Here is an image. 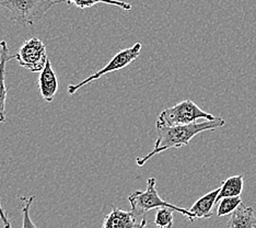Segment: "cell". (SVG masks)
<instances>
[{
	"instance_id": "8fae6325",
	"label": "cell",
	"mask_w": 256,
	"mask_h": 228,
	"mask_svg": "<svg viewBox=\"0 0 256 228\" xmlns=\"http://www.w3.org/2000/svg\"><path fill=\"white\" fill-rule=\"evenodd\" d=\"M229 228H256L255 209L246 206L241 202L234 212L231 213L230 220L226 223Z\"/></svg>"
},
{
	"instance_id": "30bf717a",
	"label": "cell",
	"mask_w": 256,
	"mask_h": 228,
	"mask_svg": "<svg viewBox=\"0 0 256 228\" xmlns=\"http://www.w3.org/2000/svg\"><path fill=\"white\" fill-rule=\"evenodd\" d=\"M219 192H220V188L208 192L207 194L198 198V200L192 205L190 210L194 216V220L207 219L212 217L214 214L212 208L214 206V204L217 203V197H218Z\"/></svg>"
},
{
	"instance_id": "ba28073f",
	"label": "cell",
	"mask_w": 256,
	"mask_h": 228,
	"mask_svg": "<svg viewBox=\"0 0 256 228\" xmlns=\"http://www.w3.org/2000/svg\"><path fill=\"white\" fill-rule=\"evenodd\" d=\"M38 88L40 96H42L46 102L54 101L55 96L58 91V79L53 69V66H52L50 58L46 62V65L42 72L40 73Z\"/></svg>"
},
{
	"instance_id": "8992f818",
	"label": "cell",
	"mask_w": 256,
	"mask_h": 228,
	"mask_svg": "<svg viewBox=\"0 0 256 228\" xmlns=\"http://www.w3.org/2000/svg\"><path fill=\"white\" fill-rule=\"evenodd\" d=\"M19 65L31 73H40L48 60L45 44L38 38H31L23 42L16 54Z\"/></svg>"
},
{
	"instance_id": "6da1fadb",
	"label": "cell",
	"mask_w": 256,
	"mask_h": 228,
	"mask_svg": "<svg viewBox=\"0 0 256 228\" xmlns=\"http://www.w3.org/2000/svg\"><path fill=\"white\" fill-rule=\"evenodd\" d=\"M226 121L216 116L214 120H205L202 123H190V124H180V125H166L164 123L156 121V128L158 133V137L152 150L144 157H138L136 163L138 167H144V163L150 160L154 156L158 155L162 151L171 148H182L188 146L190 142L198 134L206 131H214L224 126Z\"/></svg>"
},
{
	"instance_id": "7c38bea8",
	"label": "cell",
	"mask_w": 256,
	"mask_h": 228,
	"mask_svg": "<svg viewBox=\"0 0 256 228\" xmlns=\"http://www.w3.org/2000/svg\"><path fill=\"white\" fill-rule=\"evenodd\" d=\"M243 184H244V181H243L242 174L234 175V177H230L226 181H224L220 186V192L217 197V203H219V201L222 197L241 195V193L243 191Z\"/></svg>"
},
{
	"instance_id": "9c48e42d",
	"label": "cell",
	"mask_w": 256,
	"mask_h": 228,
	"mask_svg": "<svg viewBox=\"0 0 256 228\" xmlns=\"http://www.w3.org/2000/svg\"><path fill=\"white\" fill-rule=\"evenodd\" d=\"M16 60V55H10L8 44L6 41L0 42V123L6 122V99L8 89L6 87V65Z\"/></svg>"
},
{
	"instance_id": "3957f363",
	"label": "cell",
	"mask_w": 256,
	"mask_h": 228,
	"mask_svg": "<svg viewBox=\"0 0 256 228\" xmlns=\"http://www.w3.org/2000/svg\"><path fill=\"white\" fill-rule=\"evenodd\" d=\"M156 178L150 177L147 180V189L144 191H135L128 196V202H130L132 206V212L135 214L138 218H146L147 212H150L154 208L159 207H171L176 212L181 213L182 215L186 216L190 221L194 220V216L190 213V209H185L183 207H180L174 205V204L162 200L160 197L158 191L156 189Z\"/></svg>"
},
{
	"instance_id": "5b68a950",
	"label": "cell",
	"mask_w": 256,
	"mask_h": 228,
	"mask_svg": "<svg viewBox=\"0 0 256 228\" xmlns=\"http://www.w3.org/2000/svg\"><path fill=\"white\" fill-rule=\"evenodd\" d=\"M140 51H142V43H135L132 48H128L125 50L120 51L118 54H116L112 60H110L106 66H104L103 68L96 70V72L89 76L86 79H84L80 83L76 84V85H69L68 86V93L69 95H74L81 88H84V86L91 84L92 81H96L98 79H100L103 77L104 75H108L110 73H115L118 72V70H122L126 68L128 65L136 60V58L140 55Z\"/></svg>"
},
{
	"instance_id": "9a60e30c",
	"label": "cell",
	"mask_w": 256,
	"mask_h": 228,
	"mask_svg": "<svg viewBox=\"0 0 256 228\" xmlns=\"http://www.w3.org/2000/svg\"><path fill=\"white\" fill-rule=\"evenodd\" d=\"M242 202L241 196H226L222 197L218 203V207H217V215L219 217L221 216H226L231 214L234 210L240 205V203Z\"/></svg>"
},
{
	"instance_id": "277c9868",
	"label": "cell",
	"mask_w": 256,
	"mask_h": 228,
	"mask_svg": "<svg viewBox=\"0 0 256 228\" xmlns=\"http://www.w3.org/2000/svg\"><path fill=\"white\" fill-rule=\"evenodd\" d=\"M216 116L202 110L198 105L192 100H184L173 107L164 109L159 114V122L166 125H180L195 123L198 119L214 120Z\"/></svg>"
},
{
	"instance_id": "4fadbf2b",
	"label": "cell",
	"mask_w": 256,
	"mask_h": 228,
	"mask_svg": "<svg viewBox=\"0 0 256 228\" xmlns=\"http://www.w3.org/2000/svg\"><path fill=\"white\" fill-rule=\"evenodd\" d=\"M65 3H67L68 5H74L79 9H88L98 4L112 5L125 11H130L132 8L130 4L122 2V0H65Z\"/></svg>"
},
{
	"instance_id": "52a82bcc",
	"label": "cell",
	"mask_w": 256,
	"mask_h": 228,
	"mask_svg": "<svg viewBox=\"0 0 256 228\" xmlns=\"http://www.w3.org/2000/svg\"><path fill=\"white\" fill-rule=\"evenodd\" d=\"M147 225L146 218H138L132 210H124L115 207L112 204V210L106 215L102 224L103 228H134L144 227Z\"/></svg>"
},
{
	"instance_id": "5bb4252c",
	"label": "cell",
	"mask_w": 256,
	"mask_h": 228,
	"mask_svg": "<svg viewBox=\"0 0 256 228\" xmlns=\"http://www.w3.org/2000/svg\"><path fill=\"white\" fill-rule=\"evenodd\" d=\"M173 212H176L171 207H159L154 216V225L160 228H171L174 223Z\"/></svg>"
},
{
	"instance_id": "7a4b0ae2",
	"label": "cell",
	"mask_w": 256,
	"mask_h": 228,
	"mask_svg": "<svg viewBox=\"0 0 256 228\" xmlns=\"http://www.w3.org/2000/svg\"><path fill=\"white\" fill-rule=\"evenodd\" d=\"M65 0H0V8L9 13V20L18 25L33 27L57 5Z\"/></svg>"
},
{
	"instance_id": "e0dca14e",
	"label": "cell",
	"mask_w": 256,
	"mask_h": 228,
	"mask_svg": "<svg viewBox=\"0 0 256 228\" xmlns=\"http://www.w3.org/2000/svg\"><path fill=\"white\" fill-rule=\"evenodd\" d=\"M0 219H2V224H4V226L6 228H10L11 227V223H10L9 219H8V216H7V214H6L4 209L2 205V203H0Z\"/></svg>"
},
{
	"instance_id": "2e32d148",
	"label": "cell",
	"mask_w": 256,
	"mask_h": 228,
	"mask_svg": "<svg viewBox=\"0 0 256 228\" xmlns=\"http://www.w3.org/2000/svg\"><path fill=\"white\" fill-rule=\"evenodd\" d=\"M34 198H36V196H30L28 198H26V197H20V200L23 202V207H22V214H23V224H22V227L26 228V227H34L36 228V225L33 223V221L31 220L30 216H28V209H30V206L32 202L34 201Z\"/></svg>"
}]
</instances>
